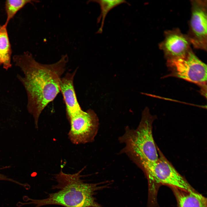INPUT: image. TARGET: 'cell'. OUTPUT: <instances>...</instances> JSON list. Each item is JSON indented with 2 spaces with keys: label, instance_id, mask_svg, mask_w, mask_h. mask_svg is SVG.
I'll list each match as a JSON object with an SVG mask.
<instances>
[{
  "label": "cell",
  "instance_id": "obj_6",
  "mask_svg": "<svg viewBox=\"0 0 207 207\" xmlns=\"http://www.w3.org/2000/svg\"><path fill=\"white\" fill-rule=\"evenodd\" d=\"M159 157L142 169L150 179L157 183L168 185L186 191H193L158 147Z\"/></svg>",
  "mask_w": 207,
  "mask_h": 207
},
{
  "label": "cell",
  "instance_id": "obj_14",
  "mask_svg": "<svg viewBox=\"0 0 207 207\" xmlns=\"http://www.w3.org/2000/svg\"><path fill=\"white\" fill-rule=\"evenodd\" d=\"M7 168V166L0 168V170ZM0 180H4L10 181V179L6 176L0 173Z\"/></svg>",
  "mask_w": 207,
  "mask_h": 207
},
{
  "label": "cell",
  "instance_id": "obj_5",
  "mask_svg": "<svg viewBox=\"0 0 207 207\" xmlns=\"http://www.w3.org/2000/svg\"><path fill=\"white\" fill-rule=\"evenodd\" d=\"M171 74L199 85H206L207 65L191 49L184 57L167 61Z\"/></svg>",
  "mask_w": 207,
  "mask_h": 207
},
{
  "label": "cell",
  "instance_id": "obj_9",
  "mask_svg": "<svg viewBox=\"0 0 207 207\" xmlns=\"http://www.w3.org/2000/svg\"><path fill=\"white\" fill-rule=\"evenodd\" d=\"M77 71L68 72L60 80V91L62 93L66 109L67 116L82 110L77 100L75 91L74 80Z\"/></svg>",
  "mask_w": 207,
  "mask_h": 207
},
{
  "label": "cell",
  "instance_id": "obj_4",
  "mask_svg": "<svg viewBox=\"0 0 207 207\" xmlns=\"http://www.w3.org/2000/svg\"><path fill=\"white\" fill-rule=\"evenodd\" d=\"M70 124L68 134L71 142L76 145L94 141L99 127L98 118L94 111L82 110L67 116Z\"/></svg>",
  "mask_w": 207,
  "mask_h": 207
},
{
  "label": "cell",
  "instance_id": "obj_12",
  "mask_svg": "<svg viewBox=\"0 0 207 207\" xmlns=\"http://www.w3.org/2000/svg\"><path fill=\"white\" fill-rule=\"evenodd\" d=\"M99 5L101 13L98 21L101 20V24L98 31L101 33L103 31L104 22L106 16L109 12L116 7L122 4L126 3V1L123 0H99L94 1Z\"/></svg>",
  "mask_w": 207,
  "mask_h": 207
},
{
  "label": "cell",
  "instance_id": "obj_10",
  "mask_svg": "<svg viewBox=\"0 0 207 207\" xmlns=\"http://www.w3.org/2000/svg\"><path fill=\"white\" fill-rule=\"evenodd\" d=\"M175 189L179 207H207L206 199L201 194Z\"/></svg>",
  "mask_w": 207,
  "mask_h": 207
},
{
  "label": "cell",
  "instance_id": "obj_11",
  "mask_svg": "<svg viewBox=\"0 0 207 207\" xmlns=\"http://www.w3.org/2000/svg\"><path fill=\"white\" fill-rule=\"evenodd\" d=\"M7 26L0 24V65L7 70L12 66V49Z\"/></svg>",
  "mask_w": 207,
  "mask_h": 207
},
{
  "label": "cell",
  "instance_id": "obj_3",
  "mask_svg": "<svg viewBox=\"0 0 207 207\" xmlns=\"http://www.w3.org/2000/svg\"><path fill=\"white\" fill-rule=\"evenodd\" d=\"M155 118L148 110H144L137 128L131 129L126 126L124 134L118 138L119 142L125 145L120 154L126 155L142 169L158 158V147L153 135V123Z\"/></svg>",
  "mask_w": 207,
  "mask_h": 207
},
{
  "label": "cell",
  "instance_id": "obj_2",
  "mask_svg": "<svg viewBox=\"0 0 207 207\" xmlns=\"http://www.w3.org/2000/svg\"><path fill=\"white\" fill-rule=\"evenodd\" d=\"M84 169L70 174L64 172L61 168L54 177L56 184L52 189L56 190V191L49 193L47 198L42 199L28 198L26 201L28 202L25 204H34V207L52 205L64 207H102L95 201L94 196L96 191L107 185L84 182L80 174Z\"/></svg>",
  "mask_w": 207,
  "mask_h": 207
},
{
  "label": "cell",
  "instance_id": "obj_1",
  "mask_svg": "<svg viewBox=\"0 0 207 207\" xmlns=\"http://www.w3.org/2000/svg\"><path fill=\"white\" fill-rule=\"evenodd\" d=\"M12 59L24 74V76L18 74L17 77L25 89L27 109L37 129L42 112L60 92V83L68 61V56L66 54L62 55L58 61L49 64L38 62L28 51L14 55Z\"/></svg>",
  "mask_w": 207,
  "mask_h": 207
},
{
  "label": "cell",
  "instance_id": "obj_13",
  "mask_svg": "<svg viewBox=\"0 0 207 207\" xmlns=\"http://www.w3.org/2000/svg\"><path fill=\"white\" fill-rule=\"evenodd\" d=\"M37 1L28 0H7L5 3V8L7 15V18L5 23L7 26L9 21L12 19L17 12L28 3H33V2Z\"/></svg>",
  "mask_w": 207,
  "mask_h": 207
},
{
  "label": "cell",
  "instance_id": "obj_7",
  "mask_svg": "<svg viewBox=\"0 0 207 207\" xmlns=\"http://www.w3.org/2000/svg\"><path fill=\"white\" fill-rule=\"evenodd\" d=\"M191 16L187 34L195 49L207 50V0L191 1Z\"/></svg>",
  "mask_w": 207,
  "mask_h": 207
},
{
  "label": "cell",
  "instance_id": "obj_8",
  "mask_svg": "<svg viewBox=\"0 0 207 207\" xmlns=\"http://www.w3.org/2000/svg\"><path fill=\"white\" fill-rule=\"evenodd\" d=\"M187 34H184L178 28L166 31L164 38L159 45L167 61L182 57L191 49Z\"/></svg>",
  "mask_w": 207,
  "mask_h": 207
}]
</instances>
